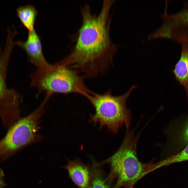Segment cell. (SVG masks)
I'll return each instance as SVG.
<instances>
[{
    "label": "cell",
    "mask_w": 188,
    "mask_h": 188,
    "mask_svg": "<svg viewBox=\"0 0 188 188\" xmlns=\"http://www.w3.org/2000/svg\"><path fill=\"white\" fill-rule=\"evenodd\" d=\"M115 2L113 0L103 1L97 15L91 13L87 3L80 7L82 24L72 37L74 45L70 53L59 61L60 63L86 77L104 73L113 65L119 47L110 36V10Z\"/></svg>",
    "instance_id": "6da1fadb"
},
{
    "label": "cell",
    "mask_w": 188,
    "mask_h": 188,
    "mask_svg": "<svg viewBox=\"0 0 188 188\" xmlns=\"http://www.w3.org/2000/svg\"><path fill=\"white\" fill-rule=\"evenodd\" d=\"M134 129L126 128L123 141L117 151L111 157L99 163L101 167L107 164L110 168L105 180L110 185L116 181L112 188H131L140 179L159 168L158 163L141 162L137 156L136 147L140 134L135 136Z\"/></svg>",
    "instance_id": "7a4b0ae2"
},
{
    "label": "cell",
    "mask_w": 188,
    "mask_h": 188,
    "mask_svg": "<svg viewBox=\"0 0 188 188\" xmlns=\"http://www.w3.org/2000/svg\"><path fill=\"white\" fill-rule=\"evenodd\" d=\"M76 70L59 62L37 68L31 73V86L39 93L51 96L56 93H79L86 97L92 91L86 86L84 77Z\"/></svg>",
    "instance_id": "3957f363"
},
{
    "label": "cell",
    "mask_w": 188,
    "mask_h": 188,
    "mask_svg": "<svg viewBox=\"0 0 188 188\" xmlns=\"http://www.w3.org/2000/svg\"><path fill=\"white\" fill-rule=\"evenodd\" d=\"M137 86L133 85L125 93L119 96L113 95L110 90L102 94L92 92L86 98L95 109L91 115L90 122L100 124V128L106 126L112 132L117 133L124 124L129 128L131 120V111L126 107V102L132 91Z\"/></svg>",
    "instance_id": "277c9868"
},
{
    "label": "cell",
    "mask_w": 188,
    "mask_h": 188,
    "mask_svg": "<svg viewBox=\"0 0 188 188\" xmlns=\"http://www.w3.org/2000/svg\"><path fill=\"white\" fill-rule=\"evenodd\" d=\"M48 101L44 99L38 108L27 116L19 120L9 128L1 143V154L14 153L24 146L41 140L37 134L39 120Z\"/></svg>",
    "instance_id": "5b68a950"
},
{
    "label": "cell",
    "mask_w": 188,
    "mask_h": 188,
    "mask_svg": "<svg viewBox=\"0 0 188 188\" xmlns=\"http://www.w3.org/2000/svg\"><path fill=\"white\" fill-rule=\"evenodd\" d=\"M13 48L9 43L0 50V116L4 127L9 128L20 119L21 96L16 90L9 88L6 79L10 57Z\"/></svg>",
    "instance_id": "8992f818"
},
{
    "label": "cell",
    "mask_w": 188,
    "mask_h": 188,
    "mask_svg": "<svg viewBox=\"0 0 188 188\" xmlns=\"http://www.w3.org/2000/svg\"><path fill=\"white\" fill-rule=\"evenodd\" d=\"M167 10L160 16L163 22L161 31L164 38L179 43L188 41V1L177 13L169 14Z\"/></svg>",
    "instance_id": "52a82bcc"
},
{
    "label": "cell",
    "mask_w": 188,
    "mask_h": 188,
    "mask_svg": "<svg viewBox=\"0 0 188 188\" xmlns=\"http://www.w3.org/2000/svg\"><path fill=\"white\" fill-rule=\"evenodd\" d=\"M163 132L167 138L164 149L168 156L182 150L188 144V113L174 119Z\"/></svg>",
    "instance_id": "ba28073f"
},
{
    "label": "cell",
    "mask_w": 188,
    "mask_h": 188,
    "mask_svg": "<svg viewBox=\"0 0 188 188\" xmlns=\"http://www.w3.org/2000/svg\"><path fill=\"white\" fill-rule=\"evenodd\" d=\"M14 44L25 51L29 61L37 68L44 66L49 63L43 53L40 38L34 29L28 31L26 41H18L14 42Z\"/></svg>",
    "instance_id": "9c48e42d"
},
{
    "label": "cell",
    "mask_w": 188,
    "mask_h": 188,
    "mask_svg": "<svg viewBox=\"0 0 188 188\" xmlns=\"http://www.w3.org/2000/svg\"><path fill=\"white\" fill-rule=\"evenodd\" d=\"M63 168L68 171L69 177L79 188H91L92 175L91 167L79 159L67 160Z\"/></svg>",
    "instance_id": "30bf717a"
},
{
    "label": "cell",
    "mask_w": 188,
    "mask_h": 188,
    "mask_svg": "<svg viewBox=\"0 0 188 188\" xmlns=\"http://www.w3.org/2000/svg\"><path fill=\"white\" fill-rule=\"evenodd\" d=\"M180 58L172 72L175 79L185 90L188 103V41L182 42Z\"/></svg>",
    "instance_id": "8fae6325"
},
{
    "label": "cell",
    "mask_w": 188,
    "mask_h": 188,
    "mask_svg": "<svg viewBox=\"0 0 188 188\" xmlns=\"http://www.w3.org/2000/svg\"><path fill=\"white\" fill-rule=\"evenodd\" d=\"M17 15L21 23L28 30H34V26L38 11L32 4L21 6L16 10Z\"/></svg>",
    "instance_id": "7c38bea8"
},
{
    "label": "cell",
    "mask_w": 188,
    "mask_h": 188,
    "mask_svg": "<svg viewBox=\"0 0 188 188\" xmlns=\"http://www.w3.org/2000/svg\"><path fill=\"white\" fill-rule=\"evenodd\" d=\"M91 167L92 181L91 188H111L110 185L104 178L100 166L95 163Z\"/></svg>",
    "instance_id": "4fadbf2b"
},
{
    "label": "cell",
    "mask_w": 188,
    "mask_h": 188,
    "mask_svg": "<svg viewBox=\"0 0 188 188\" xmlns=\"http://www.w3.org/2000/svg\"><path fill=\"white\" fill-rule=\"evenodd\" d=\"M188 161V144L178 152L160 161L162 166L173 163Z\"/></svg>",
    "instance_id": "5bb4252c"
},
{
    "label": "cell",
    "mask_w": 188,
    "mask_h": 188,
    "mask_svg": "<svg viewBox=\"0 0 188 188\" xmlns=\"http://www.w3.org/2000/svg\"><path fill=\"white\" fill-rule=\"evenodd\" d=\"M1 144L0 143V154H1Z\"/></svg>",
    "instance_id": "9a60e30c"
}]
</instances>
